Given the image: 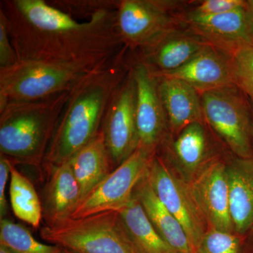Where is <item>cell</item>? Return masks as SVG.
<instances>
[{
	"mask_svg": "<svg viewBox=\"0 0 253 253\" xmlns=\"http://www.w3.org/2000/svg\"><path fill=\"white\" fill-rule=\"evenodd\" d=\"M118 4L84 22L44 0H3L0 11L18 61L98 65L116 56L123 45Z\"/></svg>",
	"mask_w": 253,
	"mask_h": 253,
	"instance_id": "1",
	"label": "cell"
},
{
	"mask_svg": "<svg viewBox=\"0 0 253 253\" xmlns=\"http://www.w3.org/2000/svg\"><path fill=\"white\" fill-rule=\"evenodd\" d=\"M122 53L86 73L70 90L44 158L45 168L67 163L99 134L110 101L126 76Z\"/></svg>",
	"mask_w": 253,
	"mask_h": 253,
	"instance_id": "2",
	"label": "cell"
},
{
	"mask_svg": "<svg viewBox=\"0 0 253 253\" xmlns=\"http://www.w3.org/2000/svg\"><path fill=\"white\" fill-rule=\"evenodd\" d=\"M69 91L36 101H10L0 109L1 156L14 165L43 166Z\"/></svg>",
	"mask_w": 253,
	"mask_h": 253,
	"instance_id": "3",
	"label": "cell"
},
{
	"mask_svg": "<svg viewBox=\"0 0 253 253\" xmlns=\"http://www.w3.org/2000/svg\"><path fill=\"white\" fill-rule=\"evenodd\" d=\"M100 64L18 61L0 69V109L10 101H36L69 91Z\"/></svg>",
	"mask_w": 253,
	"mask_h": 253,
	"instance_id": "4",
	"label": "cell"
},
{
	"mask_svg": "<svg viewBox=\"0 0 253 253\" xmlns=\"http://www.w3.org/2000/svg\"><path fill=\"white\" fill-rule=\"evenodd\" d=\"M40 234L46 242L75 253H136L118 211L71 218L43 226Z\"/></svg>",
	"mask_w": 253,
	"mask_h": 253,
	"instance_id": "5",
	"label": "cell"
},
{
	"mask_svg": "<svg viewBox=\"0 0 253 253\" xmlns=\"http://www.w3.org/2000/svg\"><path fill=\"white\" fill-rule=\"evenodd\" d=\"M204 118L236 157L253 156V126L246 101L234 86L201 94Z\"/></svg>",
	"mask_w": 253,
	"mask_h": 253,
	"instance_id": "6",
	"label": "cell"
},
{
	"mask_svg": "<svg viewBox=\"0 0 253 253\" xmlns=\"http://www.w3.org/2000/svg\"><path fill=\"white\" fill-rule=\"evenodd\" d=\"M146 177L161 203L180 222L194 251L209 228L189 184L156 154L151 160Z\"/></svg>",
	"mask_w": 253,
	"mask_h": 253,
	"instance_id": "7",
	"label": "cell"
},
{
	"mask_svg": "<svg viewBox=\"0 0 253 253\" xmlns=\"http://www.w3.org/2000/svg\"><path fill=\"white\" fill-rule=\"evenodd\" d=\"M154 156L136 149L82 200L71 218L121 211L132 199L134 189L144 177Z\"/></svg>",
	"mask_w": 253,
	"mask_h": 253,
	"instance_id": "8",
	"label": "cell"
},
{
	"mask_svg": "<svg viewBox=\"0 0 253 253\" xmlns=\"http://www.w3.org/2000/svg\"><path fill=\"white\" fill-rule=\"evenodd\" d=\"M168 5L156 0L118 1L117 28L123 44L148 49L172 33Z\"/></svg>",
	"mask_w": 253,
	"mask_h": 253,
	"instance_id": "9",
	"label": "cell"
},
{
	"mask_svg": "<svg viewBox=\"0 0 253 253\" xmlns=\"http://www.w3.org/2000/svg\"><path fill=\"white\" fill-rule=\"evenodd\" d=\"M135 102V84L130 70L113 94L101 129L114 169L139 146Z\"/></svg>",
	"mask_w": 253,
	"mask_h": 253,
	"instance_id": "10",
	"label": "cell"
},
{
	"mask_svg": "<svg viewBox=\"0 0 253 253\" xmlns=\"http://www.w3.org/2000/svg\"><path fill=\"white\" fill-rule=\"evenodd\" d=\"M131 71L135 84L138 149L155 156L164 138L168 121L158 94L157 81L145 61L136 63Z\"/></svg>",
	"mask_w": 253,
	"mask_h": 253,
	"instance_id": "11",
	"label": "cell"
},
{
	"mask_svg": "<svg viewBox=\"0 0 253 253\" xmlns=\"http://www.w3.org/2000/svg\"><path fill=\"white\" fill-rule=\"evenodd\" d=\"M188 184L208 228L234 233L226 163L214 158Z\"/></svg>",
	"mask_w": 253,
	"mask_h": 253,
	"instance_id": "12",
	"label": "cell"
},
{
	"mask_svg": "<svg viewBox=\"0 0 253 253\" xmlns=\"http://www.w3.org/2000/svg\"><path fill=\"white\" fill-rule=\"evenodd\" d=\"M49 177L41 201L45 226H55L72 217L81 202L79 184L69 162L46 168Z\"/></svg>",
	"mask_w": 253,
	"mask_h": 253,
	"instance_id": "13",
	"label": "cell"
},
{
	"mask_svg": "<svg viewBox=\"0 0 253 253\" xmlns=\"http://www.w3.org/2000/svg\"><path fill=\"white\" fill-rule=\"evenodd\" d=\"M154 74L157 81L158 94L173 133L179 134L190 125L204 122V110L199 91L181 80Z\"/></svg>",
	"mask_w": 253,
	"mask_h": 253,
	"instance_id": "14",
	"label": "cell"
},
{
	"mask_svg": "<svg viewBox=\"0 0 253 253\" xmlns=\"http://www.w3.org/2000/svg\"><path fill=\"white\" fill-rule=\"evenodd\" d=\"M153 71L158 76L186 82L201 93L235 84L231 60L226 59L211 45L178 69L166 73Z\"/></svg>",
	"mask_w": 253,
	"mask_h": 253,
	"instance_id": "15",
	"label": "cell"
},
{
	"mask_svg": "<svg viewBox=\"0 0 253 253\" xmlns=\"http://www.w3.org/2000/svg\"><path fill=\"white\" fill-rule=\"evenodd\" d=\"M207 134L203 123H194L178 134L169 148L166 162L181 179L189 183L215 157L210 154Z\"/></svg>",
	"mask_w": 253,
	"mask_h": 253,
	"instance_id": "16",
	"label": "cell"
},
{
	"mask_svg": "<svg viewBox=\"0 0 253 253\" xmlns=\"http://www.w3.org/2000/svg\"><path fill=\"white\" fill-rule=\"evenodd\" d=\"M234 233L244 236L253 228V156L226 163Z\"/></svg>",
	"mask_w": 253,
	"mask_h": 253,
	"instance_id": "17",
	"label": "cell"
},
{
	"mask_svg": "<svg viewBox=\"0 0 253 253\" xmlns=\"http://www.w3.org/2000/svg\"><path fill=\"white\" fill-rule=\"evenodd\" d=\"M246 3V1H245ZM190 26L211 41L230 44L253 45V33L244 6L225 14L211 16L189 14Z\"/></svg>",
	"mask_w": 253,
	"mask_h": 253,
	"instance_id": "18",
	"label": "cell"
},
{
	"mask_svg": "<svg viewBox=\"0 0 253 253\" xmlns=\"http://www.w3.org/2000/svg\"><path fill=\"white\" fill-rule=\"evenodd\" d=\"M134 194L156 230L172 249L177 253H194L184 228L158 199L146 174L136 186Z\"/></svg>",
	"mask_w": 253,
	"mask_h": 253,
	"instance_id": "19",
	"label": "cell"
},
{
	"mask_svg": "<svg viewBox=\"0 0 253 253\" xmlns=\"http://www.w3.org/2000/svg\"><path fill=\"white\" fill-rule=\"evenodd\" d=\"M68 162L79 184L81 201L114 169L101 131Z\"/></svg>",
	"mask_w": 253,
	"mask_h": 253,
	"instance_id": "20",
	"label": "cell"
},
{
	"mask_svg": "<svg viewBox=\"0 0 253 253\" xmlns=\"http://www.w3.org/2000/svg\"><path fill=\"white\" fill-rule=\"evenodd\" d=\"M118 212L136 253H177L158 234L134 194Z\"/></svg>",
	"mask_w": 253,
	"mask_h": 253,
	"instance_id": "21",
	"label": "cell"
},
{
	"mask_svg": "<svg viewBox=\"0 0 253 253\" xmlns=\"http://www.w3.org/2000/svg\"><path fill=\"white\" fill-rule=\"evenodd\" d=\"M209 44L185 35L165 37L156 45L146 50L145 62L158 68L157 72H170L181 68Z\"/></svg>",
	"mask_w": 253,
	"mask_h": 253,
	"instance_id": "22",
	"label": "cell"
},
{
	"mask_svg": "<svg viewBox=\"0 0 253 253\" xmlns=\"http://www.w3.org/2000/svg\"><path fill=\"white\" fill-rule=\"evenodd\" d=\"M9 199L16 217L35 229L41 227L43 219L41 199L31 181L14 164L10 177Z\"/></svg>",
	"mask_w": 253,
	"mask_h": 253,
	"instance_id": "23",
	"label": "cell"
},
{
	"mask_svg": "<svg viewBox=\"0 0 253 253\" xmlns=\"http://www.w3.org/2000/svg\"><path fill=\"white\" fill-rule=\"evenodd\" d=\"M0 244L14 253H63L62 248L40 242L27 228L6 217L0 220Z\"/></svg>",
	"mask_w": 253,
	"mask_h": 253,
	"instance_id": "24",
	"label": "cell"
},
{
	"mask_svg": "<svg viewBox=\"0 0 253 253\" xmlns=\"http://www.w3.org/2000/svg\"><path fill=\"white\" fill-rule=\"evenodd\" d=\"M230 60L234 83L253 99V45L236 46Z\"/></svg>",
	"mask_w": 253,
	"mask_h": 253,
	"instance_id": "25",
	"label": "cell"
},
{
	"mask_svg": "<svg viewBox=\"0 0 253 253\" xmlns=\"http://www.w3.org/2000/svg\"><path fill=\"white\" fill-rule=\"evenodd\" d=\"M194 253H244V239L236 233L208 229Z\"/></svg>",
	"mask_w": 253,
	"mask_h": 253,
	"instance_id": "26",
	"label": "cell"
},
{
	"mask_svg": "<svg viewBox=\"0 0 253 253\" xmlns=\"http://www.w3.org/2000/svg\"><path fill=\"white\" fill-rule=\"evenodd\" d=\"M245 1L243 0H206L190 14L201 16L225 14L244 6Z\"/></svg>",
	"mask_w": 253,
	"mask_h": 253,
	"instance_id": "27",
	"label": "cell"
},
{
	"mask_svg": "<svg viewBox=\"0 0 253 253\" xmlns=\"http://www.w3.org/2000/svg\"><path fill=\"white\" fill-rule=\"evenodd\" d=\"M18 61L17 55L10 40L6 18L0 11V69L11 67Z\"/></svg>",
	"mask_w": 253,
	"mask_h": 253,
	"instance_id": "28",
	"label": "cell"
},
{
	"mask_svg": "<svg viewBox=\"0 0 253 253\" xmlns=\"http://www.w3.org/2000/svg\"><path fill=\"white\" fill-rule=\"evenodd\" d=\"M14 163L4 156H0V217H6L8 212V203L6 189L11 177V168Z\"/></svg>",
	"mask_w": 253,
	"mask_h": 253,
	"instance_id": "29",
	"label": "cell"
},
{
	"mask_svg": "<svg viewBox=\"0 0 253 253\" xmlns=\"http://www.w3.org/2000/svg\"><path fill=\"white\" fill-rule=\"evenodd\" d=\"M244 238V253H253V228L243 236Z\"/></svg>",
	"mask_w": 253,
	"mask_h": 253,
	"instance_id": "30",
	"label": "cell"
},
{
	"mask_svg": "<svg viewBox=\"0 0 253 253\" xmlns=\"http://www.w3.org/2000/svg\"><path fill=\"white\" fill-rule=\"evenodd\" d=\"M245 8H246V14H247L248 18H249L250 25H251L253 33V0L246 1Z\"/></svg>",
	"mask_w": 253,
	"mask_h": 253,
	"instance_id": "31",
	"label": "cell"
},
{
	"mask_svg": "<svg viewBox=\"0 0 253 253\" xmlns=\"http://www.w3.org/2000/svg\"><path fill=\"white\" fill-rule=\"evenodd\" d=\"M0 253H14L4 245L0 244Z\"/></svg>",
	"mask_w": 253,
	"mask_h": 253,
	"instance_id": "32",
	"label": "cell"
},
{
	"mask_svg": "<svg viewBox=\"0 0 253 253\" xmlns=\"http://www.w3.org/2000/svg\"><path fill=\"white\" fill-rule=\"evenodd\" d=\"M63 253H75L71 252V251H68V250H66V249H63Z\"/></svg>",
	"mask_w": 253,
	"mask_h": 253,
	"instance_id": "33",
	"label": "cell"
}]
</instances>
